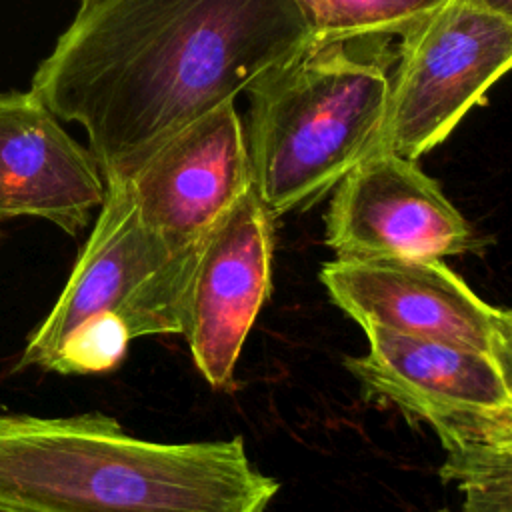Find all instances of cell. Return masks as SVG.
Wrapping results in <instances>:
<instances>
[{
	"mask_svg": "<svg viewBox=\"0 0 512 512\" xmlns=\"http://www.w3.org/2000/svg\"><path fill=\"white\" fill-rule=\"evenodd\" d=\"M312 44L292 0H82L30 92L78 122L104 178Z\"/></svg>",
	"mask_w": 512,
	"mask_h": 512,
	"instance_id": "1",
	"label": "cell"
},
{
	"mask_svg": "<svg viewBox=\"0 0 512 512\" xmlns=\"http://www.w3.org/2000/svg\"><path fill=\"white\" fill-rule=\"evenodd\" d=\"M244 438L154 442L102 412L0 414V512H264Z\"/></svg>",
	"mask_w": 512,
	"mask_h": 512,
	"instance_id": "2",
	"label": "cell"
},
{
	"mask_svg": "<svg viewBox=\"0 0 512 512\" xmlns=\"http://www.w3.org/2000/svg\"><path fill=\"white\" fill-rule=\"evenodd\" d=\"M374 40L312 42L248 88L252 186L272 220L374 152L390 94L388 52Z\"/></svg>",
	"mask_w": 512,
	"mask_h": 512,
	"instance_id": "3",
	"label": "cell"
},
{
	"mask_svg": "<svg viewBox=\"0 0 512 512\" xmlns=\"http://www.w3.org/2000/svg\"><path fill=\"white\" fill-rule=\"evenodd\" d=\"M198 250H170L142 224L126 182L106 178V198L70 278L14 368L44 370L68 334L100 314L118 316L132 340L182 334Z\"/></svg>",
	"mask_w": 512,
	"mask_h": 512,
	"instance_id": "4",
	"label": "cell"
},
{
	"mask_svg": "<svg viewBox=\"0 0 512 512\" xmlns=\"http://www.w3.org/2000/svg\"><path fill=\"white\" fill-rule=\"evenodd\" d=\"M512 70V24L454 0L402 38L374 152L420 158Z\"/></svg>",
	"mask_w": 512,
	"mask_h": 512,
	"instance_id": "5",
	"label": "cell"
},
{
	"mask_svg": "<svg viewBox=\"0 0 512 512\" xmlns=\"http://www.w3.org/2000/svg\"><path fill=\"white\" fill-rule=\"evenodd\" d=\"M362 330L368 352L346 356L344 368L366 396L430 424L446 452L492 448L512 432V378L498 360L382 326Z\"/></svg>",
	"mask_w": 512,
	"mask_h": 512,
	"instance_id": "6",
	"label": "cell"
},
{
	"mask_svg": "<svg viewBox=\"0 0 512 512\" xmlns=\"http://www.w3.org/2000/svg\"><path fill=\"white\" fill-rule=\"evenodd\" d=\"M332 302L360 328L474 350L510 374L508 312L484 302L436 258H334L320 268Z\"/></svg>",
	"mask_w": 512,
	"mask_h": 512,
	"instance_id": "7",
	"label": "cell"
},
{
	"mask_svg": "<svg viewBox=\"0 0 512 512\" xmlns=\"http://www.w3.org/2000/svg\"><path fill=\"white\" fill-rule=\"evenodd\" d=\"M326 244L346 260H442L478 252L484 240L414 160L372 152L336 184Z\"/></svg>",
	"mask_w": 512,
	"mask_h": 512,
	"instance_id": "8",
	"label": "cell"
},
{
	"mask_svg": "<svg viewBox=\"0 0 512 512\" xmlns=\"http://www.w3.org/2000/svg\"><path fill=\"white\" fill-rule=\"evenodd\" d=\"M142 224L174 252H194L252 188L246 130L224 102L162 142L122 178Z\"/></svg>",
	"mask_w": 512,
	"mask_h": 512,
	"instance_id": "9",
	"label": "cell"
},
{
	"mask_svg": "<svg viewBox=\"0 0 512 512\" xmlns=\"http://www.w3.org/2000/svg\"><path fill=\"white\" fill-rule=\"evenodd\" d=\"M272 218L254 186L204 238L190 280L184 330L194 366L230 390L254 320L270 292Z\"/></svg>",
	"mask_w": 512,
	"mask_h": 512,
	"instance_id": "10",
	"label": "cell"
},
{
	"mask_svg": "<svg viewBox=\"0 0 512 512\" xmlns=\"http://www.w3.org/2000/svg\"><path fill=\"white\" fill-rule=\"evenodd\" d=\"M104 198L106 178L90 148L30 90L0 92V222L42 218L74 236Z\"/></svg>",
	"mask_w": 512,
	"mask_h": 512,
	"instance_id": "11",
	"label": "cell"
},
{
	"mask_svg": "<svg viewBox=\"0 0 512 512\" xmlns=\"http://www.w3.org/2000/svg\"><path fill=\"white\" fill-rule=\"evenodd\" d=\"M312 42L408 36L454 0H292Z\"/></svg>",
	"mask_w": 512,
	"mask_h": 512,
	"instance_id": "12",
	"label": "cell"
},
{
	"mask_svg": "<svg viewBox=\"0 0 512 512\" xmlns=\"http://www.w3.org/2000/svg\"><path fill=\"white\" fill-rule=\"evenodd\" d=\"M440 478L456 482L462 504L436 512H512V452H446Z\"/></svg>",
	"mask_w": 512,
	"mask_h": 512,
	"instance_id": "13",
	"label": "cell"
},
{
	"mask_svg": "<svg viewBox=\"0 0 512 512\" xmlns=\"http://www.w3.org/2000/svg\"><path fill=\"white\" fill-rule=\"evenodd\" d=\"M132 336L114 314H100L82 322L46 364V372L78 376L114 370L126 356Z\"/></svg>",
	"mask_w": 512,
	"mask_h": 512,
	"instance_id": "14",
	"label": "cell"
},
{
	"mask_svg": "<svg viewBox=\"0 0 512 512\" xmlns=\"http://www.w3.org/2000/svg\"><path fill=\"white\" fill-rule=\"evenodd\" d=\"M478 8L490 10L512 24V0H466Z\"/></svg>",
	"mask_w": 512,
	"mask_h": 512,
	"instance_id": "15",
	"label": "cell"
},
{
	"mask_svg": "<svg viewBox=\"0 0 512 512\" xmlns=\"http://www.w3.org/2000/svg\"><path fill=\"white\" fill-rule=\"evenodd\" d=\"M478 450H492V452H512V432L500 442V444H496V446H492V448H478Z\"/></svg>",
	"mask_w": 512,
	"mask_h": 512,
	"instance_id": "16",
	"label": "cell"
},
{
	"mask_svg": "<svg viewBox=\"0 0 512 512\" xmlns=\"http://www.w3.org/2000/svg\"><path fill=\"white\" fill-rule=\"evenodd\" d=\"M508 312V344H510V372H512V310Z\"/></svg>",
	"mask_w": 512,
	"mask_h": 512,
	"instance_id": "17",
	"label": "cell"
},
{
	"mask_svg": "<svg viewBox=\"0 0 512 512\" xmlns=\"http://www.w3.org/2000/svg\"><path fill=\"white\" fill-rule=\"evenodd\" d=\"M80 2H82V0H80Z\"/></svg>",
	"mask_w": 512,
	"mask_h": 512,
	"instance_id": "18",
	"label": "cell"
}]
</instances>
